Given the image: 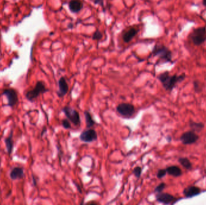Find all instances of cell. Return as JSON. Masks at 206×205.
<instances>
[{
	"label": "cell",
	"mask_w": 206,
	"mask_h": 205,
	"mask_svg": "<svg viewBox=\"0 0 206 205\" xmlns=\"http://www.w3.org/2000/svg\"><path fill=\"white\" fill-rule=\"evenodd\" d=\"M203 4L206 7V0H203Z\"/></svg>",
	"instance_id": "27"
},
{
	"label": "cell",
	"mask_w": 206,
	"mask_h": 205,
	"mask_svg": "<svg viewBox=\"0 0 206 205\" xmlns=\"http://www.w3.org/2000/svg\"><path fill=\"white\" fill-rule=\"evenodd\" d=\"M94 3L95 4H99V5H100L101 6L104 7L103 0H94Z\"/></svg>",
	"instance_id": "26"
},
{
	"label": "cell",
	"mask_w": 206,
	"mask_h": 205,
	"mask_svg": "<svg viewBox=\"0 0 206 205\" xmlns=\"http://www.w3.org/2000/svg\"><path fill=\"white\" fill-rule=\"evenodd\" d=\"M190 38L195 45L199 46L206 41V28L199 27L193 30L190 34Z\"/></svg>",
	"instance_id": "4"
},
{
	"label": "cell",
	"mask_w": 206,
	"mask_h": 205,
	"mask_svg": "<svg viewBox=\"0 0 206 205\" xmlns=\"http://www.w3.org/2000/svg\"><path fill=\"white\" fill-rule=\"evenodd\" d=\"M48 92V89L46 88L42 81H37L34 88L28 91L26 94V98L31 102H33L41 94H43Z\"/></svg>",
	"instance_id": "3"
},
{
	"label": "cell",
	"mask_w": 206,
	"mask_h": 205,
	"mask_svg": "<svg viewBox=\"0 0 206 205\" xmlns=\"http://www.w3.org/2000/svg\"><path fill=\"white\" fill-rule=\"evenodd\" d=\"M166 187V184L164 183H160L159 185H158L154 189V192L157 193H160L163 191V189Z\"/></svg>",
	"instance_id": "22"
},
{
	"label": "cell",
	"mask_w": 206,
	"mask_h": 205,
	"mask_svg": "<svg viewBox=\"0 0 206 205\" xmlns=\"http://www.w3.org/2000/svg\"><path fill=\"white\" fill-rule=\"evenodd\" d=\"M97 138H98L97 133L93 129L89 128L83 131L80 136V140L83 142L87 143L96 141Z\"/></svg>",
	"instance_id": "7"
},
{
	"label": "cell",
	"mask_w": 206,
	"mask_h": 205,
	"mask_svg": "<svg viewBox=\"0 0 206 205\" xmlns=\"http://www.w3.org/2000/svg\"><path fill=\"white\" fill-rule=\"evenodd\" d=\"M102 37H103V34L98 30H97L95 32L92 36V39L94 40H100L102 39Z\"/></svg>",
	"instance_id": "24"
},
{
	"label": "cell",
	"mask_w": 206,
	"mask_h": 205,
	"mask_svg": "<svg viewBox=\"0 0 206 205\" xmlns=\"http://www.w3.org/2000/svg\"><path fill=\"white\" fill-rule=\"evenodd\" d=\"M155 198L158 202L163 203L164 205L174 204L179 200V198L173 196L171 194L164 193L162 192L157 193L155 196Z\"/></svg>",
	"instance_id": "8"
},
{
	"label": "cell",
	"mask_w": 206,
	"mask_h": 205,
	"mask_svg": "<svg viewBox=\"0 0 206 205\" xmlns=\"http://www.w3.org/2000/svg\"><path fill=\"white\" fill-rule=\"evenodd\" d=\"M117 112L125 118H131L135 113V107L129 103H121L116 107Z\"/></svg>",
	"instance_id": "5"
},
{
	"label": "cell",
	"mask_w": 206,
	"mask_h": 205,
	"mask_svg": "<svg viewBox=\"0 0 206 205\" xmlns=\"http://www.w3.org/2000/svg\"><path fill=\"white\" fill-rule=\"evenodd\" d=\"M83 8V4L80 0H71L69 2V9L72 13H78Z\"/></svg>",
	"instance_id": "13"
},
{
	"label": "cell",
	"mask_w": 206,
	"mask_h": 205,
	"mask_svg": "<svg viewBox=\"0 0 206 205\" xmlns=\"http://www.w3.org/2000/svg\"><path fill=\"white\" fill-rule=\"evenodd\" d=\"M199 138V136L193 131H189L183 133L180 137L181 143L184 145H189L195 143Z\"/></svg>",
	"instance_id": "9"
},
{
	"label": "cell",
	"mask_w": 206,
	"mask_h": 205,
	"mask_svg": "<svg viewBox=\"0 0 206 205\" xmlns=\"http://www.w3.org/2000/svg\"><path fill=\"white\" fill-rule=\"evenodd\" d=\"M3 94L7 97L8 105L10 107L15 106L18 102V97L17 91L13 88L6 89L3 92Z\"/></svg>",
	"instance_id": "10"
},
{
	"label": "cell",
	"mask_w": 206,
	"mask_h": 205,
	"mask_svg": "<svg viewBox=\"0 0 206 205\" xmlns=\"http://www.w3.org/2000/svg\"><path fill=\"white\" fill-rule=\"evenodd\" d=\"M179 162L181 165L187 170H191L192 168V164L187 158H180L179 159Z\"/></svg>",
	"instance_id": "20"
},
{
	"label": "cell",
	"mask_w": 206,
	"mask_h": 205,
	"mask_svg": "<svg viewBox=\"0 0 206 205\" xmlns=\"http://www.w3.org/2000/svg\"><path fill=\"white\" fill-rule=\"evenodd\" d=\"M12 136H13V133H12V131L9 137L6 138L4 140L6 145V148H7V152H8L9 155H10L12 153V149H13V140H12Z\"/></svg>",
	"instance_id": "19"
},
{
	"label": "cell",
	"mask_w": 206,
	"mask_h": 205,
	"mask_svg": "<svg viewBox=\"0 0 206 205\" xmlns=\"http://www.w3.org/2000/svg\"><path fill=\"white\" fill-rule=\"evenodd\" d=\"M24 176V169L22 167H15L10 173V177L12 180H17L22 179Z\"/></svg>",
	"instance_id": "14"
},
{
	"label": "cell",
	"mask_w": 206,
	"mask_h": 205,
	"mask_svg": "<svg viewBox=\"0 0 206 205\" xmlns=\"http://www.w3.org/2000/svg\"><path fill=\"white\" fill-rule=\"evenodd\" d=\"M201 193V189L195 186H189L183 190V194L186 197L191 198L196 196L199 194Z\"/></svg>",
	"instance_id": "12"
},
{
	"label": "cell",
	"mask_w": 206,
	"mask_h": 205,
	"mask_svg": "<svg viewBox=\"0 0 206 205\" xmlns=\"http://www.w3.org/2000/svg\"><path fill=\"white\" fill-rule=\"evenodd\" d=\"M63 111L65 113L66 118L75 126L80 125L81 119L80 114L77 110L72 108L69 106H65L63 108Z\"/></svg>",
	"instance_id": "6"
},
{
	"label": "cell",
	"mask_w": 206,
	"mask_h": 205,
	"mask_svg": "<svg viewBox=\"0 0 206 205\" xmlns=\"http://www.w3.org/2000/svg\"><path fill=\"white\" fill-rule=\"evenodd\" d=\"M137 30L136 29L132 28L130 29L129 31H127L125 34L123 35V41L125 43H129L130 41H132V39L135 37V36L137 34Z\"/></svg>",
	"instance_id": "16"
},
{
	"label": "cell",
	"mask_w": 206,
	"mask_h": 205,
	"mask_svg": "<svg viewBox=\"0 0 206 205\" xmlns=\"http://www.w3.org/2000/svg\"><path fill=\"white\" fill-rule=\"evenodd\" d=\"M69 86L66 79L64 77H61L59 80V91L57 94L59 97L63 98L68 92Z\"/></svg>",
	"instance_id": "11"
},
{
	"label": "cell",
	"mask_w": 206,
	"mask_h": 205,
	"mask_svg": "<svg viewBox=\"0 0 206 205\" xmlns=\"http://www.w3.org/2000/svg\"><path fill=\"white\" fill-rule=\"evenodd\" d=\"M85 120H86V127L87 128H91L93 127L95 125V122L94 120L92 119V117L91 114V113L88 111H85L84 112Z\"/></svg>",
	"instance_id": "17"
},
{
	"label": "cell",
	"mask_w": 206,
	"mask_h": 205,
	"mask_svg": "<svg viewBox=\"0 0 206 205\" xmlns=\"http://www.w3.org/2000/svg\"><path fill=\"white\" fill-rule=\"evenodd\" d=\"M166 172L169 175L174 177H179L182 175V171L180 168L176 165H172L166 169Z\"/></svg>",
	"instance_id": "15"
},
{
	"label": "cell",
	"mask_w": 206,
	"mask_h": 205,
	"mask_svg": "<svg viewBox=\"0 0 206 205\" xmlns=\"http://www.w3.org/2000/svg\"><path fill=\"white\" fill-rule=\"evenodd\" d=\"M152 55L157 56L163 62H172V52L162 44H156L153 50Z\"/></svg>",
	"instance_id": "2"
},
{
	"label": "cell",
	"mask_w": 206,
	"mask_h": 205,
	"mask_svg": "<svg viewBox=\"0 0 206 205\" xmlns=\"http://www.w3.org/2000/svg\"><path fill=\"white\" fill-rule=\"evenodd\" d=\"M189 126L192 129V131L194 132H200L204 128V124L203 123H197L192 120L190 121Z\"/></svg>",
	"instance_id": "18"
},
{
	"label": "cell",
	"mask_w": 206,
	"mask_h": 205,
	"mask_svg": "<svg viewBox=\"0 0 206 205\" xmlns=\"http://www.w3.org/2000/svg\"><path fill=\"white\" fill-rule=\"evenodd\" d=\"M61 124H62L63 127L65 129H70L71 128V123H70L69 120L68 119H67L62 120Z\"/></svg>",
	"instance_id": "25"
},
{
	"label": "cell",
	"mask_w": 206,
	"mask_h": 205,
	"mask_svg": "<svg viewBox=\"0 0 206 205\" xmlns=\"http://www.w3.org/2000/svg\"><path fill=\"white\" fill-rule=\"evenodd\" d=\"M132 173L135 176V177L139 178L142 174V168L140 167H136L133 169Z\"/></svg>",
	"instance_id": "21"
},
{
	"label": "cell",
	"mask_w": 206,
	"mask_h": 205,
	"mask_svg": "<svg viewBox=\"0 0 206 205\" xmlns=\"http://www.w3.org/2000/svg\"><path fill=\"white\" fill-rule=\"evenodd\" d=\"M186 77L184 74L180 75L179 76H177L176 75L171 76L169 75V72L166 71L163 73L160 74L158 76V79L162 84L164 88L167 91H170L174 89V88L175 87L176 84L178 83H180L181 81H183Z\"/></svg>",
	"instance_id": "1"
},
{
	"label": "cell",
	"mask_w": 206,
	"mask_h": 205,
	"mask_svg": "<svg viewBox=\"0 0 206 205\" xmlns=\"http://www.w3.org/2000/svg\"><path fill=\"white\" fill-rule=\"evenodd\" d=\"M166 173H167V172H166V169H160L157 173V177L159 179H162V178H163V177L165 176Z\"/></svg>",
	"instance_id": "23"
}]
</instances>
